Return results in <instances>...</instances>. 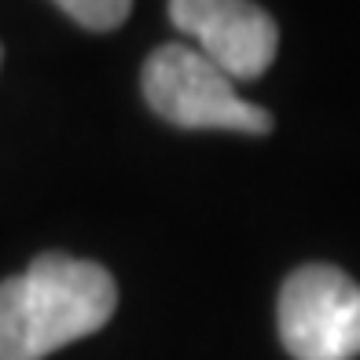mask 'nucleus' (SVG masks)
<instances>
[{"label":"nucleus","mask_w":360,"mask_h":360,"mask_svg":"<svg viewBox=\"0 0 360 360\" xmlns=\"http://www.w3.org/2000/svg\"><path fill=\"white\" fill-rule=\"evenodd\" d=\"M118 287L96 261L41 254L0 283V360H44L114 316Z\"/></svg>","instance_id":"obj_1"},{"label":"nucleus","mask_w":360,"mask_h":360,"mask_svg":"<svg viewBox=\"0 0 360 360\" xmlns=\"http://www.w3.org/2000/svg\"><path fill=\"white\" fill-rule=\"evenodd\" d=\"M143 100L176 129H224V133H272V114L247 103L236 81L224 77L191 44H162L143 63Z\"/></svg>","instance_id":"obj_2"},{"label":"nucleus","mask_w":360,"mask_h":360,"mask_svg":"<svg viewBox=\"0 0 360 360\" xmlns=\"http://www.w3.org/2000/svg\"><path fill=\"white\" fill-rule=\"evenodd\" d=\"M280 338L294 360L360 356V287L331 265L298 269L280 290Z\"/></svg>","instance_id":"obj_3"},{"label":"nucleus","mask_w":360,"mask_h":360,"mask_svg":"<svg viewBox=\"0 0 360 360\" xmlns=\"http://www.w3.org/2000/svg\"><path fill=\"white\" fill-rule=\"evenodd\" d=\"M169 22L232 81L261 77L280 52V26L254 0H169Z\"/></svg>","instance_id":"obj_4"},{"label":"nucleus","mask_w":360,"mask_h":360,"mask_svg":"<svg viewBox=\"0 0 360 360\" xmlns=\"http://www.w3.org/2000/svg\"><path fill=\"white\" fill-rule=\"evenodd\" d=\"M52 4L67 11L77 26L107 34V30H118L129 19L133 0H52Z\"/></svg>","instance_id":"obj_5"},{"label":"nucleus","mask_w":360,"mask_h":360,"mask_svg":"<svg viewBox=\"0 0 360 360\" xmlns=\"http://www.w3.org/2000/svg\"><path fill=\"white\" fill-rule=\"evenodd\" d=\"M0 63H4V48H0Z\"/></svg>","instance_id":"obj_6"}]
</instances>
